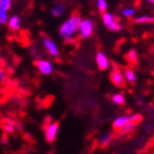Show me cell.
I'll list each match as a JSON object with an SVG mask.
<instances>
[{"mask_svg":"<svg viewBox=\"0 0 154 154\" xmlns=\"http://www.w3.org/2000/svg\"><path fill=\"white\" fill-rule=\"evenodd\" d=\"M81 16L79 14H73L68 17L59 27V36L67 43L73 42L75 40L77 35H79V27L81 23Z\"/></svg>","mask_w":154,"mask_h":154,"instance_id":"obj_1","label":"cell"},{"mask_svg":"<svg viewBox=\"0 0 154 154\" xmlns=\"http://www.w3.org/2000/svg\"><path fill=\"white\" fill-rule=\"evenodd\" d=\"M103 23L111 31H120L122 29V25L119 22L118 17L108 11L103 13Z\"/></svg>","mask_w":154,"mask_h":154,"instance_id":"obj_2","label":"cell"},{"mask_svg":"<svg viewBox=\"0 0 154 154\" xmlns=\"http://www.w3.org/2000/svg\"><path fill=\"white\" fill-rule=\"evenodd\" d=\"M94 30H95V25L91 18H82L81 20L79 27V36L81 38L86 39L92 37Z\"/></svg>","mask_w":154,"mask_h":154,"instance_id":"obj_3","label":"cell"},{"mask_svg":"<svg viewBox=\"0 0 154 154\" xmlns=\"http://www.w3.org/2000/svg\"><path fill=\"white\" fill-rule=\"evenodd\" d=\"M110 80L111 82L116 85V86H118V88H124L125 86L126 80L125 77H124V73L116 65L113 66V69L110 73Z\"/></svg>","mask_w":154,"mask_h":154,"instance_id":"obj_4","label":"cell"},{"mask_svg":"<svg viewBox=\"0 0 154 154\" xmlns=\"http://www.w3.org/2000/svg\"><path fill=\"white\" fill-rule=\"evenodd\" d=\"M59 131V123L58 122H53L50 123L49 125L45 127V139L46 141L52 143L55 141V139L57 137V134Z\"/></svg>","mask_w":154,"mask_h":154,"instance_id":"obj_5","label":"cell"},{"mask_svg":"<svg viewBox=\"0 0 154 154\" xmlns=\"http://www.w3.org/2000/svg\"><path fill=\"white\" fill-rule=\"evenodd\" d=\"M43 42V46L45 51L51 55L52 57H58L59 56V49H58V45L56 44V42L54 40H52L51 38H43L42 40Z\"/></svg>","mask_w":154,"mask_h":154,"instance_id":"obj_6","label":"cell"},{"mask_svg":"<svg viewBox=\"0 0 154 154\" xmlns=\"http://www.w3.org/2000/svg\"><path fill=\"white\" fill-rule=\"evenodd\" d=\"M36 65L41 75H50L53 72V64L48 59H38Z\"/></svg>","mask_w":154,"mask_h":154,"instance_id":"obj_7","label":"cell"},{"mask_svg":"<svg viewBox=\"0 0 154 154\" xmlns=\"http://www.w3.org/2000/svg\"><path fill=\"white\" fill-rule=\"evenodd\" d=\"M95 60H96V65H97V67L100 70L105 71V70L109 69V67H110V60H109V58L107 57V55H106L103 52H98L97 54H96Z\"/></svg>","mask_w":154,"mask_h":154,"instance_id":"obj_8","label":"cell"},{"mask_svg":"<svg viewBox=\"0 0 154 154\" xmlns=\"http://www.w3.org/2000/svg\"><path fill=\"white\" fill-rule=\"evenodd\" d=\"M66 12V7L63 2H56L54 3V5L52 7L51 13L54 17H59V16H63Z\"/></svg>","mask_w":154,"mask_h":154,"instance_id":"obj_9","label":"cell"},{"mask_svg":"<svg viewBox=\"0 0 154 154\" xmlns=\"http://www.w3.org/2000/svg\"><path fill=\"white\" fill-rule=\"evenodd\" d=\"M128 122H129V116H119V118H116V120L113 121V128L120 131V129H121L122 127H124Z\"/></svg>","mask_w":154,"mask_h":154,"instance_id":"obj_10","label":"cell"},{"mask_svg":"<svg viewBox=\"0 0 154 154\" xmlns=\"http://www.w3.org/2000/svg\"><path fill=\"white\" fill-rule=\"evenodd\" d=\"M9 28L13 31H16L21 28V18L18 15H12L10 16V20H9L8 23Z\"/></svg>","mask_w":154,"mask_h":154,"instance_id":"obj_11","label":"cell"},{"mask_svg":"<svg viewBox=\"0 0 154 154\" xmlns=\"http://www.w3.org/2000/svg\"><path fill=\"white\" fill-rule=\"evenodd\" d=\"M134 23L136 24H152L154 23V15H139L134 17Z\"/></svg>","mask_w":154,"mask_h":154,"instance_id":"obj_12","label":"cell"},{"mask_svg":"<svg viewBox=\"0 0 154 154\" xmlns=\"http://www.w3.org/2000/svg\"><path fill=\"white\" fill-rule=\"evenodd\" d=\"M112 138H113L112 133H110V131H108V133H105L99 139L100 146H101V148H106V146H108L109 144L111 143V141H112Z\"/></svg>","mask_w":154,"mask_h":154,"instance_id":"obj_13","label":"cell"},{"mask_svg":"<svg viewBox=\"0 0 154 154\" xmlns=\"http://www.w3.org/2000/svg\"><path fill=\"white\" fill-rule=\"evenodd\" d=\"M124 77H125L126 82L131 83V84H134L136 82V73L131 68H126L124 70Z\"/></svg>","mask_w":154,"mask_h":154,"instance_id":"obj_14","label":"cell"},{"mask_svg":"<svg viewBox=\"0 0 154 154\" xmlns=\"http://www.w3.org/2000/svg\"><path fill=\"white\" fill-rule=\"evenodd\" d=\"M121 15L125 18H134L136 15V9L134 7H125L121 10Z\"/></svg>","mask_w":154,"mask_h":154,"instance_id":"obj_15","label":"cell"},{"mask_svg":"<svg viewBox=\"0 0 154 154\" xmlns=\"http://www.w3.org/2000/svg\"><path fill=\"white\" fill-rule=\"evenodd\" d=\"M136 126H137V123H134V122H128V123L126 124L124 127H122V128L119 131V133H120V136H125V135H127V134L131 133L134 129L136 128Z\"/></svg>","mask_w":154,"mask_h":154,"instance_id":"obj_16","label":"cell"},{"mask_svg":"<svg viewBox=\"0 0 154 154\" xmlns=\"http://www.w3.org/2000/svg\"><path fill=\"white\" fill-rule=\"evenodd\" d=\"M126 59H127V62L133 65L137 64L138 63V52L134 49L129 50L127 52V54H126Z\"/></svg>","mask_w":154,"mask_h":154,"instance_id":"obj_17","label":"cell"},{"mask_svg":"<svg viewBox=\"0 0 154 154\" xmlns=\"http://www.w3.org/2000/svg\"><path fill=\"white\" fill-rule=\"evenodd\" d=\"M111 100H112V103L114 105H118V106H122L125 103V98H124L123 94H120V93L113 94L112 97H111Z\"/></svg>","mask_w":154,"mask_h":154,"instance_id":"obj_18","label":"cell"},{"mask_svg":"<svg viewBox=\"0 0 154 154\" xmlns=\"http://www.w3.org/2000/svg\"><path fill=\"white\" fill-rule=\"evenodd\" d=\"M9 20H10L9 11L0 8V25H7L9 23Z\"/></svg>","mask_w":154,"mask_h":154,"instance_id":"obj_19","label":"cell"},{"mask_svg":"<svg viewBox=\"0 0 154 154\" xmlns=\"http://www.w3.org/2000/svg\"><path fill=\"white\" fill-rule=\"evenodd\" d=\"M96 7L101 13H105L108 11V1L107 0H95Z\"/></svg>","mask_w":154,"mask_h":154,"instance_id":"obj_20","label":"cell"},{"mask_svg":"<svg viewBox=\"0 0 154 154\" xmlns=\"http://www.w3.org/2000/svg\"><path fill=\"white\" fill-rule=\"evenodd\" d=\"M12 1L13 0H0V8L9 11L12 7Z\"/></svg>","mask_w":154,"mask_h":154,"instance_id":"obj_21","label":"cell"},{"mask_svg":"<svg viewBox=\"0 0 154 154\" xmlns=\"http://www.w3.org/2000/svg\"><path fill=\"white\" fill-rule=\"evenodd\" d=\"M15 128H16V125L14 122H9V123L5 126V131H7V133H13V131H15Z\"/></svg>","mask_w":154,"mask_h":154,"instance_id":"obj_22","label":"cell"},{"mask_svg":"<svg viewBox=\"0 0 154 154\" xmlns=\"http://www.w3.org/2000/svg\"><path fill=\"white\" fill-rule=\"evenodd\" d=\"M5 79H7V73H5L2 67L0 66V81H5Z\"/></svg>","mask_w":154,"mask_h":154,"instance_id":"obj_23","label":"cell"},{"mask_svg":"<svg viewBox=\"0 0 154 154\" xmlns=\"http://www.w3.org/2000/svg\"><path fill=\"white\" fill-rule=\"evenodd\" d=\"M146 1H148V2H150V3H153L154 5V0H146Z\"/></svg>","mask_w":154,"mask_h":154,"instance_id":"obj_24","label":"cell"}]
</instances>
